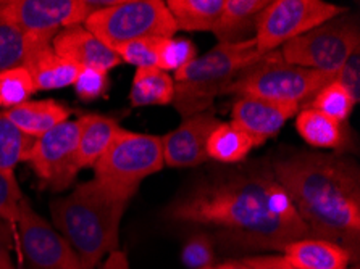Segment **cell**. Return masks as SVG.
<instances>
[{
  "instance_id": "obj_1",
  "label": "cell",
  "mask_w": 360,
  "mask_h": 269,
  "mask_svg": "<svg viewBox=\"0 0 360 269\" xmlns=\"http://www.w3.org/2000/svg\"><path fill=\"white\" fill-rule=\"evenodd\" d=\"M163 216L215 230L234 249L283 250L312 237L269 162L207 176L181 192Z\"/></svg>"
},
{
  "instance_id": "obj_2",
  "label": "cell",
  "mask_w": 360,
  "mask_h": 269,
  "mask_svg": "<svg viewBox=\"0 0 360 269\" xmlns=\"http://www.w3.org/2000/svg\"><path fill=\"white\" fill-rule=\"evenodd\" d=\"M310 235L341 245L359 263L360 169L340 153L299 152L271 162Z\"/></svg>"
},
{
  "instance_id": "obj_3",
  "label": "cell",
  "mask_w": 360,
  "mask_h": 269,
  "mask_svg": "<svg viewBox=\"0 0 360 269\" xmlns=\"http://www.w3.org/2000/svg\"><path fill=\"white\" fill-rule=\"evenodd\" d=\"M128 203L94 179L51 203L53 226L72 245L84 269H96L103 256L120 250V223Z\"/></svg>"
},
{
  "instance_id": "obj_4",
  "label": "cell",
  "mask_w": 360,
  "mask_h": 269,
  "mask_svg": "<svg viewBox=\"0 0 360 269\" xmlns=\"http://www.w3.org/2000/svg\"><path fill=\"white\" fill-rule=\"evenodd\" d=\"M262 57L254 39L218 44L210 52L195 57L186 67L174 71L173 105L176 112L184 119L212 110L215 98Z\"/></svg>"
},
{
  "instance_id": "obj_5",
  "label": "cell",
  "mask_w": 360,
  "mask_h": 269,
  "mask_svg": "<svg viewBox=\"0 0 360 269\" xmlns=\"http://www.w3.org/2000/svg\"><path fill=\"white\" fill-rule=\"evenodd\" d=\"M333 79L335 74L286 63L280 52L274 51L245 68L223 91V96L257 97L305 108L321 87Z\"/></svg>"
},
{
  "instance_id": "obj_6",
  "label": "cell",
  "mask_w": 360,
  "mask_h": 269,
  "mask_svg": "<svg viewBox=\"0 0 360 269\" xmlns=\"http://www.w3.org/2000/svg\"><path fill=\"white\" fill-rule=\"evenodd\" d=\"M163 164L162 137L120 129L94 164V181L131 200L139 184Z\"/></svg>"
},
{
  "instance_id": "obj_7",
  "label": "cell",
  "mask_w": 360,
  "mask_h": 269,
  "mask_svg": "<svg viewBox=\"0 0 360 269\" xmlns=\"http://www.w3.org/2000/svg\"><path fill=\"white\" fill-rule=\"evenodd\" d=\"M87 31L113 52L146 37H173L178 27L163 0H120L84 21Z\"/></svg>"
},
{
  "instance_id": "obj_8",
  "label": "cell",
  "mask_w": 360,
  "mask_h": 269,
  "mask_svg": "<svg viewBox=\"0 0 360 269\" xmlns=\"http://www.w3.org/2000/svg\"><path fill=\"white\" fill-rule=\"evenodd\" d=\"M359 47V20L340 15L283 44L278 52L286 63L336 76L342 63Z\"/></svg>"
},
{
  "instance_id": "obj_9",
  "label": "cell",
  "mask_w": 360,
  "mask_h": 269,
  "mask_svg": "<svg viewBox=\"0 0 360 269\" xmlns=\"http://www.w3.org/2000/svg\"><path fill=\"white\" fill-rule=\"evenodd\" d=\"M347 8L321 0H275L262 10L255 25L254 41L257 51L265 55L278 51L283 44L312 31Z\"/></svg>"
},
{
  "instance_id": "obj_10",
  "label": "cell",
  "mask_w": 360,
  "mask_h": 269,
  "mask_svg": "<svg viewBox=\"0 0 360 269\" xmlns=\"http://www.w3.org/2000/svg\"><path fill=\"white\" fill-rule=\"evenodd\" d=\"M83 123L65 122L32 142L25 162L42 183L53 192L68 189L79 173L78 145Z\"/></svg>"
},
{
  "instance_id": "obj_11",
  "label": "cell",
  "mask_w": 360,
  "mask_h": 269,
  "mask_svg": "<svg viewBox=\"0 0 360 269\" xmlns=\"http://www.w3.org/2000/svg\"><path fill=\"white\" fill-rule=\"evenodd\" d=\"M18 247L25 269H84L67 239L37 215L26 199L20 203Z\"/></svg>"
},
{
  "instance_id": "obj_12",
  "label": "cell",
  "mask_w": 360,
  "mask_h": 269,
  "mask_svg": "<svg viewBox=\"0 0 360 269\" xmlns=\"http://www.w3.org/2000/svg\"><path fill=\"white\" fill-rule=\"evenodd\" d=\"M86 20L84 0H0V25L23 34L56 36Z\"/></svg>"
},
{
  "instance_id": "obj_13",
  "label": "cell",
  "mask_w": 360,
  "mask_h": 269,
  "mask_svg": "<svg viewBox=\"0 0 360 269\" xmlns=\"http://www.w3.org/2000/svg\"><path fill=\"white\" fill-rule=\"evenodd\" d=\"M221 122L212 110L184 118L176 129L162 137L163 162L172 168L199 166L209 160L207 142Z\"/></svg>"
},
{
  "instance_id": "obj_14",
  "label": "cell",
  "mask_w": 360,
  "mask_h": 269,
  "mask_svg": "<svg viewBox=\"0 0 360 269\" xmlns=\"http://www.w3.org/2000/svg\"><path fill=\"white\" fill-rule=\"evenodd\" d=\"M301 107L294 103H278L257 97H238L234 102L233 124L243 129L254 145L259 147L280 133L288 119L296 117Z\"/></svg>"
},
{
  "instance_id": "obj_15",
  "label": "cell",
  "mask_w": 360,
  "mask_h": 269,
  "mask_svg": "<svg viewBox=\"0 0 360 269\" xmlns=\"http://www.w3.org/2000/svg\"><path fill=\"white\" fill-rule=\"evenodd\" d=\"M53 52L79 68H92L108 73L122 60L105 44L86 29L83 25L65 27L52 39Z\"/></svg>"
},
{
  "instance_id": "obj_16",
  "label": "cell",
  "mask_w": 360,
  "mask_h": 269,
  "mask_svg": "<svg viewBox=\"0 0 360 269\" xmlns=\"http://www.w3.org/2000/svg\"><path fill=\"white\" fill-rule=\"evenodd\" d=\"M23 67L30 71L36 91H53L75 84L79 67L53 52L52 41H42L32 48Z\"/></svg>"
},
{
  "instance_id": "obj_17",
  "label": "cell",
  "mask_w": 360,
  "mask_h": 269,
  "mask_svg": "<svg viewBox=\"0 0 360 269\" xmlns=\"http://www.w3.org/2000/svg\"><path fill=\"white\" fill-rule=\"evenodd\" d=\"M269 0H225L214 26L218 44H239L254 39L255 25Z\"/></svg>"
},
{
  "instance_id": "obj_18",
  "label": "cell",
  "mask_w": 360,
  "mask_h": 269,
  "mask_svg": "<svg viewBox=\"0 0 360 269\" xmlns=\"http://www.w3.org/2000/svg\"><path fill=\"white\" fill-rule=\"evenodd\" d=\"M281 251L289 263L301 269H349L351 263L356 265L341 245L315 237L294 240Z\"/></svg>"
},
{
  "instance_id": "obj_19",
  "label": "cell",
  "mask_w": 360,
  "mask_h": 269,
  "mask_svg": "<svg viewBox=\"0 0 360 269\" xmlns=\"http://www.w3.org/2000/svg\"><path fill=\"white\" fill-rule=\"evenodd\" d=\"M7 118L21 133L31 139L44 136L56 126L68 122L70 110L57 100H28L21 105L4 110Z\"/></svg>"
},
{
  "instance_id": "obj_20",
  "label": "cell",
  "mask_w": 360,
  "mask_h": 269,
  "mask_svg": "<svg viewBox=\"0 0 360 269\" xmlns=\"http://www.w3.org/2000/svg\"><path fill=\"white\" fill-rule=\"evenodd\" d=\"M296 129L309 145L341 150L347 144L346 123H338L317 110L305 107L296 114Z\"/></svg>"
},
{
  "instance_id": "obj_21",
  "label": "cell",
  "mask_w": 360,
  "mask_h": 269,
  "mask_svg": "<svg viewBox=\"0 0 360 269\" xmlns=\"http://www.w3.org/2000/svg\"><path fill=\"white\" fill-rule=\"evenodd\" d=\"M81 123L83 128L78 145V166L83 169L94 166L122 128L117 119L97 113L86 114L81 118Z\"/></svg>"
},
{
  "instance_id": "obj_22",
  "label": "cell",
  "mask_w": 360,
  "mask_h": 269,
  "mask_svg": "<svg viewBox=\"0 0 360 269\" xmlns=\"http://www.w3.org/2000/svg\"><path fill=\"white\" fill-rule=\"evenodd\" d=\"M174 98V81L159 68H138L129 91V102L134 108L170 105Z\"/></svg>"
},
{
  "instance_id": "obj_23",
  "label": "cell",
  "mask_w": 360,
  "mask_h": 269,
  "mask_svg": "<svg viewBox=\"0 0 360 269\" xmlns=\"http://www.w3.org/2000/svg\"><path fill=\"white\" fill-rule=\"evenodd\" d=\"M255 148L250 137L233 123H220L207 142V157L218 163L234 164L248 158Z\"/></svg>"
},
{
  "instance_id": "obj_24",
  "label": "cell",
  "mask_w": 360,
  "mask_h": 269,
  "mask_svg": "<svg viewBox=\"0 0 360 269\" xmlns=\"http://www.w3.org/2000/svg\"><path fill=\"white\" fill-rule=\"evenodd\" d=\"M225 0H168L178 31H212L223 10Z\"/></svg>"
},
{
  "instance_id": "obj_25",
  "label": "cell",
  "mask_w": 360,
  "mask_h": 269,
  "mask_svg": "<svg viewBox=\"0 0 360 269\" xmlns=\"http://www.w3.org/2000/svg\"><path fill=\"white\" fill-rule=\"evenodd\" d=\"M52 39L53 36L23 34L13 27L0 25V73L23 67L28 55L37 44Z\"/></svg>"
},
{
  "instance_id": "obj_26",
  "label": "cell",
  "mask_w": 360,
  "mask_h": 269,
  "mask_svg": "<svg viewBox=\"0 0 360 269\" xmlns=\"http://www.w3.org/2000/svg\"><path fill=\"white\" fill-rule=\"evenodd\" d=\"M34 139L16 128L0 110V173L15 174L18 163L25 162Z\"/></svg>"
},
{
  "instance_id": "obj_27",
  "label": "cell",
  "mask_w": 360,
  "mask_h": 269,
  "mask_svg": "<svg viewBox=\"0 0 360 269\" xmlns=\"http://www.w3.org/2000/svg\"><path fill=\"white\" fill-rule=\"evenodd\" d=\"M354 105L356 102L347 94L345 87L333 79L325 87H321L307 107L317 110L338 123H346L347 118L351 117Z\"/></svg>"
},
{
  "instance_id": "obj_28",
  "label": "cell",
  "mask_w": 360,
  "mask_h": 269,
  "mask_svg": "<svg viewBox=\"0 0 360 269\" xmlns=\"http://www.w3.org/2000/svg\"><path fill=\"white\" fill-rule=\"evenodd\" d=\"M32 76L25 67H16L0 73V108L10 110L28 102L36 94Z\"/></svg>"
},
{
  "instance_id": "obj_29",
  "label": "cell",
  "mask_w": 360,
  "mask_h": 269,
  "mask_svg": "<svg viewBox=\"0 0 360 269\" xmlns=\"http://www.w3.org/2000/svg\"><path fill=\"white\" fill-rule=\"evenodd\" d=\"M198 57V48L189 39L160 37L157 44V68L162 71H178Z\"/></svg>"
},
{
  "instance_id": "obj_30",
  "label": "cell",
  "mask_w": 360,
  "mask_h": 269,
  "mask_svg": "<svg viewBox=\"0 0 360 269\" xmlns=\"http://www.w3.org/2000/svg\"><path fill=\"white\" fill-rule=\"evenodd\" d=\"M23 200L15 174L0 173V219L7 223L18 240L20 203Z\"/></svg>"
},
{
  "instance_id": "obj_31",
  "label": "cell",
  "mask_w": 360,
  "mask_h": 269,
  "mask_svg": "<svg viewBox=\"0 0 360 269\" xmlns=\"http://www.w3.org/2000/svg\"><path fill=\"white\" fill-rule=\"evenodd\" d=\"M160 37H146L124 44L117 48L122 62L134 65L136 68H157V44Z\"/></svg>"
},
{
  "instance_id": "obj_32",
  "label": "cell",
  "mask_w": 360,
  "mask_h": 269,
  "mask_svg": "<svg viewBox=\"0 0 360 269\" xmlns=\"http://www.w3.org/2000/svg\"><path fill=\"white\" fill-rule=\"evenodd\" d=\"M214 260V240L209 234H195L183 247L181 261L188 269L210 268Z\"/></svg>"
},
{
  "instance_id": "obj_33",
  "label": "cell",
  "mask_w": 360,
  "mask_h": 269,
  "mask_svg": "<svg viewBox=\"0 0 360 269\" xmlns=\"http://www.w3.org/2000/svg\"><path fill=\"white\" fill-rule=\"evenodd\" d=\"M73 86L81 100L92 102L105 96L108 89V76L105 71L81 68Z\"/></svg>"
},
{
  "instance_id": "obj_34",
  "label": "cell",
  "mask_w": 360,
  "mask_h": 269,
  "mask_svg": "<svg viewBox=\"0 0 360 269\" xmlns=\"http://www.w3.org/2000/svg\"><path fill=\"white\" fill-rule=\"evenodd\" d=\"M335 81L341 84L352 97L354 102L360 100V47L351 53L335 76Z\"/></svg>"
},
{
  "instance_id": "obj_35",
  "label": "cell",
  "mask_w": 360,
  "mask_h": 269,
  "mask_svg": "<svg viewBox=\"0 0 360 269\" xmlns=\"http://www.w3.org/2000/svg\"><path fill=\"white\" fill-rule=\"evenodd\" d=\"M13 230L0 219V269H15L12 261Z\"/></svg>"
},
{
  "instance_id": "obj_36",
  "label": "cell",
  "mask_w": 360,
  "mask_h": 269,
  "mask_svg": "<svg viewBox=\"0 0 360 269\" xmlns=\"http://www.w3.org/2000/svg\"><path fill=\"white\" fill-rule=\"evenodd\" d=\"M248 263L249 266L255 269H301L294 266L292 263H289L285 256H275V255H266V256H252L243 260Z\"/></svg>"
},
{
  "instance_id": "obj_37",
  "label": "cell",
  "mask_w": 360,
  "mask_h": 269,
  "mask_svg": "<svg viewBox=\"0 0 360 269\" xmlns=\"http://www.w3.org/2000/svg\"><path fill=\"white\" fill-rule=\"evenodd\" d=\"M96 269H131V268H129L127 254L122 250H115L112 251V254L107 256V260L101 263Z\"/></svg>"
},
{
  "instance_id": "obj_38",
  "label": "cell",
  "mask_w": 360,
  "mask_h": 269,
  "mask_svg": "<svg viewBox=\"0 0 360 269\" xmlns=\"http://www.w3.org/2000/svg\"><path fill=\"white\" fill-rule=\"evenodd\" d=\"M349 269H360V266H359V263H356V265H352V266H349Z\"/></svg>"
},
{
  "instance_id": "obj_39",
  "label": "cell",
  "mask_w": 360,
  "mask_h": 269,
  "mask_svg": "<svg viewBox=\"0 0 360 269\" xmlns=\"http://www.w3.org/2000/svg\"><path fill=\"white\" fill-rule=\"evenodd\" d=\"M204 269H217V268H212V266H210V268H204Z\"/></svg>"
},
{
  "instance_id": "obj_40",
  "label": "cell",
  "mask_w": 360,
  "mask_h": 269,
  "mask_svg": "<svg viewBox=\"0 0 360 269\" xmlns=\"http://www.w3.org/2000/svg\"><path fill=\"white\" fill-rule=\"evenodd\" d=\"M245 265H248V263H245ZM248 266H249V265H248ZM249 268H250V269H255V268H252V266H249Z\"/></svg>"
}]
</instances>
